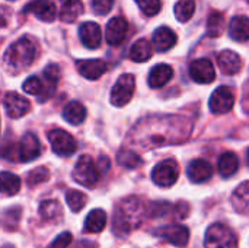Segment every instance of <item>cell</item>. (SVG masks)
Returning <instances> with one entry per match:
<instances>
[{
  "label": "cell",
  "instance_id": "6da1fadb",
  "mask_svg": "<svg viewBox=\"0 0 249 248\" xmlns=\"http://www.w3.org/2000/svg\"><path fill=\"white\" fill-rule=\"evenodd\" d=\"M193 123L178 115L149 117L137 123L130 133L131 143L147 151L166 145H177L187 140L191 134Z\"/></svg>",
  "mask_w": 249,
  "mask_h": 248
},
{
  "label": "cell",
  "instance_id": "7a4b0ae2",
  "mask_svg": "<svg viewBox=\"0 0 249 248\" xmlns=\"http://www.w3.org/2000/svg\"><path fill=\"white\" fill-rule=\"evenodd\" d=\"M146 215L144 205L139 197H128L123 200L114 213L112 231L117 237H127L143 222Z\"/></svg>",
  "mask_w": 249,
  "mask_h": 248
},
{
  "label": "cell",
  "instance_id": "3957f363",
  "mask_svg": "<svg viewBox=\"0 0 249 248\" xmlns=\"http://www.w3.org/2000/svg\"><path fill=\"white\" fill-rule=\"evenodd\" d=\"M35 56H36L35 42L29 37H22L7 48V51L4 53V63L10 70L19 73L32 64Z\"/></svg>",
  "mask_w": 249,
  "mask_h": 248
},
{
  "label": "cell",
  "instance_id": "277c9868",
  "mask_svg": "<svg viewBox=\"0 0 249 248\" xmlns=\"http://www.w3.org/2000/svg\"><path fill=\"white\" fill-rule=\"evenodd\" d=\"M206 248H238L236 234L225 224H213L206 231Z\"/></svg>",
  "mask_w": 249,
  "mask_h": 248
},
{
  "label": "cell",
  "instance_id": "5b68a950",
  "mask_svg": "<svg viewBox=\"0 0 249 248\" xmlns=\"http://www.w3.org/2000/svg\"><path fill=\"white\" fill-rule=\"evenodd\" d=\"M73 178L80 186L93 189L99 181V171L95 165V161L89 155H82L74 165Z\"/></svg>",
  "mask_w": 249,
  "mask_h": 248
},
{
  "label": "cell",
  "instance_id": "8992f818",
  "mask_svg": "<svg viewBox=\"0 0 249 248\" xmlns=\"http://www.w3.org/2000/svg\"><path fill=\"white\" fill-rule=\"evenodd\" d=\"M134 88H136V77L133 75L125 73V75L120 76L111 91V104L114 107L127 105L133 98Z\"/></svg>",
  "mask_w": 249,
  "mask_h": 248
},
{
  "label": "cell",
  "instance_id": "52a82bcc",
  "mask_svg": "<svg viewBox=\"0 0 249 248\" xmlns=\"http://www.w3.org/2000/svg\"><path fill=\"white\" fill-rule=\"evenodd\" d=\"M179 177V165L175 159L159 162L152 171V180L159 187H172Z\"/></svg>",
  "mask_w": 249,
  "mask_h": 248
},
{
  "label": "cell",
  "instance_id": "ba28073f",
  "mask_svg": "<svg viewBox=\"0 0 249 248\" xmlns=\"http://www.w3.org/2000/svg\"><path fill=\"white\" fill-rule=\"evenodd\" d=\"M48 140L54 153L60 156H70L77 151V142L74 137L61 129H54L48 133Z\"/></svg>",
  "mask_w": 249,
  "mask_h": 248
},
{
  "label": "cell",
  "instance_id": "9c48e42d",
  "mask_svg": "<svg viewBox=\"0 0 249 248\" xmlns=\"http://www.w3.org/2000/svg\"><path fill=\"white\" fill-rule=\"evenodd\" d=\"M233 104H235V92L229 86H220V88H217L212 94L210 101H209V107H210V111L213 114H225V113H229L232 110Z\"/></svg>",
  "mask_w": 249,
  "mask_h": 248
},
{
  "label": "cell",
  "instance_id": "30bf717a",
  "mask_svg": "<svg viewBox=\"0 0 249 248\" xmlns=\"http://www.w3.org/2000/svg\"><path fill=\"white\" fill-rule=\"evenodd\" d=\"M155 235L159 238L166 240L168 243L177 246V247H184L187 246L188 240H190V231L187 227L179 225V224H174V225H165L159 229L155 231Z\"/></svg>",
  "mask_w": 249,
  "mask_h": 248
},
{
  "label": "cell",
  "instance_id": "8fae6325",
  "mask_svg": "<svg viewBox=\"0 0 249 248\" xmlns=\"http://www.w3.org/2000/svg\"><path fill=\"white\" fill-rule=\"evenodd\" d=\"M39 152H41V143L34 133H26L16 145V153L20 162L34 161L35 158L39 156Z\"/></svg>",
  "mask_w": 249,
  "mask_h": 248
},
{
  "label": "cell",
  "instance_id": "7c38bea8",
  "mask_svg": "<svg viewBox=\"0 0 249 248\" xmlns=\"http://www.w3.org/2000/svg\"><path fill=\"white\" fill-rule=\"evenodd\" d=\"M190 76L194 82L197 83H204L209 85L216 79V72L214 66L212 64L210 60L207 58H198L194 60L190 64Z\"/></svg>",
  "mask_w": 249,
  "mask_h": 248
},
{
  "label": "cell",
  "instance_id": "4fadbf2b",
  "mask_svg": "<svg viewBox=\"0 0 249 248\" xmlns=\"http://www.w3.org/2000/svg\"><path fill=\"white\" fill-rule=\"evenodd\" d=\"M3 104H4L6 113L10 118H20L31 108L29 101L26 98H23L22 95H19L18 92H7L4 95Z\"/></svg>",
  "mask_w": 249,
  "mask_h": 248
},
{
  "label": "cell",
  "instance_id": "5bb4252c",
  "mask_svg": "<svg viewBox=\"0 0 249 248\" xmlns=\"http://www.w3.org/2000/svg\"><path fill=\"white\" fill-rule=\"evenodd\" d=\"M128 34V22L124 18H114L107 25V41L111 45H120Z\"/></svg>",
  "mask_w": 249,
  "mask_h": 248
},
{
  "label": "cell",
  "instance_id": "9a60e30c",
  "mask_svg": "<svg viewBox=\"0 0 249 248\" xmlns=\"http://www.w3.org/2000/svg\"><path fill=\"white\" fill-rule=\"evenodd\" d=\"M79 37L85 47L95 50L101 45V39H102L101 26L95 22H85L79 28Z\"/></svg>",
  "mask_w": 249,
  "mask_h": 248
},
{
  "label": "cell",
  "instance_id": "2e32d148",
  "mask_svg": "<svg viewBox=\"0 0 249 248\" xmlns=\"http://www.w3.org/2000/svg\"><path fill=\"white\" fill-rule=\"evenodd\" d=\"M76 67L79 70V73L89 79V80H96L99 79L107 70H108V64L104 60H79L76 63Z\"/></svg>",
  "mask_w": 249,
  "mask_h": 248
},
{
  "label": "cell",
  "instance_id": "e0dca14e",
  "mask_svg": "<svg viewBox=\"0 0 249 248\" xmlns=\"http://www.w3.org/2000/svg\"><path fill=\"white\" fill-rule=\"evenodd\" d=\"M25 12H29L44 22H53L55 19V6L51 0H32L25 6Z\"/></svg>",
  "mask_w": 249,
  "mask_h": 248
},
{
  "label": "cell",
  "instance_id": "ac0fdd59",
  "mask_svg": "<svg viewBox=\"0 0 249 248\" xmlns=\"http://www.w3.org/2000/svg\"><path fill=\"white\" fill-rule=\"evenodd\" d=\"M177 44V34L168 28V26H160L155 31L153 34V38H152V47L159 51V53H163V51H168L171 50L174 45Z\"/></svg>",
  "mask_w": 249,
  "mask_h": 248
},
{
  "label": "cell",
  "instance_id": "d6986e66",
  "mask_svg": "<svg viewBox=\"0 0 249 248\" xmlns=\"http://www.w3.org/2000/svg\"><path fill=\"white\" fill-rule=\"evenodd\" d=\"M217 64L225 75H236L242 69V58L232 50H225L217 56Z\"/></svg>",
  "mask_w": 249,
  "mask_h": 248
},
{
  "label": "cell",
  "instance_id": "ffe728a7",
  "mask_svg": "<svg viewBox=\"0 0 249 248\" xmlns=\"http://www.w3.org/2000/svg\"><path fill=\"white\" fill-rule=\"evenodd\" d=\"M187 172H188V178H190L193 183L200 184V183H204V181H207V180L212 178V175H213V168H212V165H210L207 161H204V159H194V161L190 164Z\"/></svg>",
  "mask_w": 249,
  "mask_h": 248
},
{
  "label": "cell",
  "instance_id": "44dd1931",
  "mask_svg": "<svg viewBox=\"0 0 249 248\" xmlns=\"http://www.w3.org/2000/svg\"><path fill=\"white\" fill-rule=\"evenodd\" d=\"M42 76H44V94L42 96L39 98L42 102L47 101L50 96H53L55 88H57V82L60 79V69L57 64H48L44 72H42Z\"/></svg>",
  "mask_w": 249,
  "mask_h": 248
},
{
  "label": "cell",
  "instance_id": "7402d4cb",
  "mask_svg": "<svg viewBox=\"0 0 249 248\" xmlns=\"http://www.w3.org/2000/svg\"><path fill=\"white\" fill-rule=\"evenodd\" d=\"M174 76V70L168 64H158L149 73V85L150 88H162L166 85Z\"/></svg>",
  "mask_w": 249,
  "mask_h": 248
},
{
  "label": "cell",
  "instance_id": "603a6c76",
  "mask_svg": "<svg viewBox=\"0 0 249 248\" xmlns=\"http://www.w3.org/2000/svg\"><path fill=\"white\" fill-rule=\"evenodd\" d=\"M229 34L239 42H247L249 38V19L245 15L235 16L229 25Z\"/></svg>",
  "mask_w": 249,
  "mask_h": 248
},
{
  "label": "cell",
  "instance_id": "cb8c5ba5",
  "mask_svg": "<svg viewBox=\"0 0 249 248\" xmlns=\"http://www.w3.org/2000/svg\"><path fill=\"white\" fill-rule=\"evenodd\" d=\"M63 117L73 126L82 124L86 118V108L83 107L82 102L79 101H71L69 102L64 110H63Z\"/></svg>",
  "mask_w": 249,
  "mask_h": 248
},
{
  "label": "cell",
  "instance_id": "d4e9b609",
  "mask_svg": "<svg viewBox=\"0 0 249 248\" xmlns=\"http://www.w3.org/2000/svg\"><path fill=\"white\" fill-rule=\"evenodd\" d=\"M105 227H107V213L102 209H93L85 221V231L89 234L102 232Z\"/></svg>",
  "mask_w": 249,
  "mask_h": 248
},
{
  "label": "cell",
  "instance_id": "484cf974",
  "mask_svg": "<svg viewBox=\"0 0 249 248\" xmlns=\"http://www.w3.org/2000/svg\"><path fill=\"white\" fill-rule=\"evenodd\" d=\"M83 12H85V7H83L82 0H66L60 12V19L63 22L73 23L74 20H77L79 16L83 15Z\"/></svg>",
  "mask_w": 249,
  "mask_h": 248
},
{
  "label": "cell",
  "instance_id": "4316f807",
  "mask_svg": "<svg viewBox=\"0 0 249 248\" xmlns=\"http://www.w3.org/2000/svg\"><path fill=\"white\" fill-rule=\"evenodd\" d=\"M219 172L222 177L229 178L239 170V158L233 152H225L219 158Z\"/></svg>",
  "mask_w": 249,
  "mask_h": 248
},
{
  "label": "cell",
  "instance_id": "83f0119b",
  "mask_svg": "<svg viewBox=\"0 0 249 248\" xmlns=\"http://www.w3.org/2000/svg\"><path fill=\"white\" fill-rule=\"evenodd\" d=\"M249 184L248 181H244L233 193L232 196V206L238 213L245 215L249 208Z\"/></svg>",
  "mask_w": 249,
  "mask_h": 248
},
{
  "label": "cell",
  "instance_id": "f1b7e54d",
  "mask_svg": "<svg viewBox=\"0 0 249 248\" xmlns=\"http://www.w3.org/2000/svg\"><path fill=\"white\" fill-rule=\"evenodd\" d=\"M153 56V47L147 39H139L133 44L131 50H130V57L131 60L137 61V63H143L147 61L150 57Z\"/></svg>",
  "mask_w": 249,
  "mask_h": 248
},
{
  "label": "cell",
  "instance_id": "f546056e",
  "mask_svg": "<svg viewBox=\"0 0 249 248\" xmlns=\"http://www.w3.org/2000/svg\"><path fill=\"white\" fill-rule=\"evenodd\" d=\"M20 189V178L12 172H0V193L6 196H15Z\"/></svg>",
  "mask_w": 249,
  "mask_h": 248
},
{
  "label": "cell",
  "instance_id": "4dcf8cb0",
  "mask_svg": "<svg viewBox=\"0 0 249 248\" xmlns=\"http://www.w3.org/2000/svg\"><path fill=\"white\" fill-rule=\"evenodd\" d=\"M39 215L44 221H51V222H57L61 219V206L58 202L55 200H45L41 203L39 206Z\"/></svg>",
  "mask_w": 249,
  "mask_h": 248
},
{
  "label": "cell",
  "instance_id": "1f68e13d",
  "mask_svg": "<svg viewBox=\"0 0 249 248\" xmlns=\"http://www.w3.org/2000/svg\"><path fill=\"white\" fill-rule=\"evenodd\" d=\"M226 31V20L220 12H212L207 20V34L210 37H220Z\"/></svg>",
  "mask_w": 249,
  "mask_h": 248
},
{
  "label": "cell",
  "instance_id": "d6a6232c",
  "mask_svg": "<svg viewBox=\"0 0 249 248\" xmlns=\"http://www.w3.org/2000/svg\"><path fill=\"white\" fill-rule=\"evenodd\" d=\"M174 12L179 22H188L196 12V0H179L175 4Z\"/></svg>",
  "mask_w": 249,
  "mask_h": 248
},
{
  "label": "cell",
  "instance_id": "836d02e7",
  "mask_svg": "<svg viewBox=\"0 0 249 248\" xmlns=\"http://www.w3.org/2000/svg\"><path fill=\"white\" fill-rule=\"evenodd\" d=\"M117 161L125 168H137L139 165H142V158L130 149H121L117 155Z\"/></svg>",
  "mask_w": 249,
  "mask_h": 248
},
{
  "label": "cell",
  "instance_id": "e575fe53",
  "mask_svg": "<svg viewBox=\"0 0 249 248\" xmlns=\"http://www.w3.org/2000/svg\"><path fill=\"white\" fill-rule=\"evenodd\" d=\"M66 200H67L69 208L73 212H76V213L80 212L85 208L86 202H88L86 196L82 191H79V190H69L67 194H66Z\"/></svg>",
  "mask_w": 249,
  "mask_h": 248
},
{
  "label": "cell",
  "instance_id": "d590c367",
  "mask_svg": "<svg viewBox=\"0 0 249 248\" xmlns=\"http://www.w3.org/2000/svg\"><path fill=\"white\" fill-rule=\"evenodd\" d=\"M50 180V171L48 168L45 167H38L35 170H32L29 174H28V178H26V183L29 187H35V186H39L45 181Z\"/></svg>",
  "mask_w": 249,
  "mask_h": 248
},
{
  "label": "cell",
  "instance_id": "8d00e7d4",
  "mask_svg": "<svg viewBox=\"0 0 249 248\" xmlns=\"http://www.w3.org/2000/svg\"><path fill=\"white\" fill-rule=\"evenodd\" d=\"M23 91L29 95H34V96H42L44 94V83L39 77L36 76H31L25 80L23 83Z\"/></svg>",
  "mask_w": 249,
  "mask_h": 248
},
{
  "label": "cell",
  "instance_id": "74e56055",
  "mask_svg": "<svg viewBox=\"0 0 249 248\" xmlns=\"http://www.w3.org/2000/svg\"><path fill=\"white\" fill-rule=\"evenodd\" d=\"M136 3L147 16L158 15L160 12V7H162L160 0H136Z\"/></svg>",
  "mask_w": 249,
  "mask_h": 248
},
{
  "label": "cell",
  "instance_id": "f35d334b",
  "mask_svg": "<svg viewBox=\"0 0 249 248\" xmlns=\"http://www.w3.org/2000/svg\"><path fill=\"white\" fill-rule=\"evenodd\" d=\"M114 6V0H92L93 12L98 15H107Z\"/></svg>",
  "mask_w": 249,
  "mask_h": 248
},
{
  "label": "cell",
  "instance_id": "ab89813d",
  "mask_svg": "<svg viewBox=\"0 0 249 248\" xmlns=\"http://www.w3.org/2000/svg\"><path fill=\"white\" fill-rule=\"evenodd\" d=\"M70 244H71V234L63 232L53 241V244L48 248H69Z\"/></svg>",
  "mask_w": 249,
  "mask_h": 248
},
{
  "label": "cell",
  "instance_id": "60d3db41",
  "mask_svg": "<svg viewBox=\"0 0 249 248\" xmlns=\"http://www.w3.org/2000/svg\"><path fill=\"white\" fill-rule=\"evenodd\" d=\"M74 248H98V246L95 243H90V241H80L76 244Z\"/></svg>",
  "mask_w": 249,
  "mask_h": 248
},
{
  "label": "cell",
  "instance_id": "b9f144b4",
  "mask_svg": "<svg viewBox=\"0 0 249 248\" xmlns=\"http://www.w3.org/2000/svg\"><path fill=\"white\" fill-rule=\"evenodd\" d=\"M1 248H13L12 246H6V247H1Z\"/></svg>",
  "mask_w": 249,
  "mask_h": 248
}]
</instances>
